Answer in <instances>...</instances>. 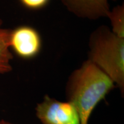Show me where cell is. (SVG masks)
Here are the masks:
<instances>
[{
  "label": "cell",
  "instance_id": "obj_4",
  "mask_svg": "<svg viewBox=\"0 0 124 124\" xmlns=\"http://www.w3.org/2000/svg\"><path fill=\"white\" fill-rule=\"evenodd\" d=\"M9 44L20 58L28 59L40 52L41 39L36 29L29 26H21L10 31Z\"/></svg>",
  "mask_w": 124,
  "mask_h": 124
},
{
  "label": "cell",
  "instance_id": "obj_1",
  "mask_svg": "<svg viewBox=\"0 0 124 124\" xmlns=\"http://www.w3.org/2000/svg\"><path fill=\"white\" fill-rule=\"evenodd\" d=\"M114 87L113 80L89 59L72 72L66 96L78 113L80 124H88L94 108Z\"/></svg>",
  "mask_w": 124,
  "mask_h": 124
},
{
  "label": "cell",
  "instance_id": "obj_2",
  "mask_svg": "<svg viewBox=\"0 0 124 124\" xmlns=\"http://www.w3.org/2000/svg\"><path fill=\"white\" fill-rule=\"evenodd\" d=\"M90 59L103 71L122 93L124 89V38L103 26L93 33L90 41Z\"/></svg>",
  "mask_w": 124,
  "mask_h": 124
},
{
  "label": "cell",
  "instance_id": "obj_8",
  "mask_svg": "<svg viewBox=\"0 0 124 124\" xmlns=\"http://www.w3.org/2000/svg\"><path fill=\"white\" fill-rule=\"evenodd\" d=\"M25 7L31 9H39L44 7L49 0H20Z\"/></svg>",
  "mask_w": 124,
  "mask_h": 124
},
{
  "label": "cell",
  "instance_id": "obj_7",
  "mask_svg": "<svg viewBox=\"0 0 124 124\" xmlns=\"http://www.w3.org/2000/svg\"><path fill=\"white\" fill-rule=\"evenodd\" d=\"M108 17L111 21L112 32L118 37L124 38V7L118 5L112 11L110 10Z\"/></svg>",
  "mask_w": 124,
  "mask_h": 124
},
{
  "label": "cell",
  "instance_id": "obj_9",
  "mask_svg": "<svg viewBox=\"0 0 124 124\" xmlns=\"http://www.w3.org/2000/svg\"><path fill=\"white\" fill-rule=\"evenodd\" d=\"M0 124H13L9 123V122L5 121L4 120H1L0 121Z\"/></svg>",
  "mask_w": 124,
  "mask_h": 124
},
{
  "label": "cell",
  "instance_id": "obj_3",
  "mask_svg": "<svg viewBox=\"0 0 124 124\" xmlns=\"http://www.w3.org/2000/svg\"><path fill=\"white\" fill-rule=\"evenodd\" d=\"M36 111L43 124H80L78 113L71 102L59 101L48 95L38 104Z\"/></svg>",
  "mask_w": 124,
  "mask_h": 124
},
{
  "label": "cell",
  "instance_id": "obj_5",
  "mask_svg": "<svg viewBox=\"0 0 124 124\" xmlns=\"http://www.w3.org/2000/svg\"><path fill=\"white\" fill-rule=\"evenodd\" d=\"M70 11L91 19L108 16L110 9L108 0H61Z\"/></svg>",
  "mask_w": 124,
  "mask_h": 124
},
{
  "label": "cell",
  "instance_id": "obj_6",
  "mask_svg": "<svg viewBox=\"0 0 124 124\" xmlns=\"http://www.w3.org/2000/svg\"><path fill=\"white\" fill-rule=\"evenodd\" d=\"M2 21L0 19V74H5L12 70L11 60L13 55L10 50L9 37L10 31L2 27Z\"/></svg>",
  "mask_w": 124,
  "mask_h": 124
},
{
  "label": "cell",
  "instance_id": "obj_10",
  "mask_svg": "<svg viewBox=\"0 0 124 124\" xmlns=\"http://www.w3.org/2000/svg\"><path fill=\"white\" fill-rule=\"evenodd\" d=\"M114 1H115V0H114Z\"/></svg>",
  "mask_w": 124,
  "mask_h": 124
}]
</instances>
